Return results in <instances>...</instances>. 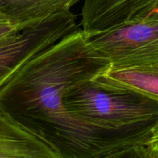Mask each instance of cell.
Masks as SVG:
<instances>
[{
	"label": "cell",
	"mask_w": 158,
	"mask_h": 158,
	"mask_svg": "<svg viewBox=\"0 0 158 158\" xmlns=\"http://www.w3.org/2000/svg\"><path fill=\"white\" fill-rule=\"evenodd\" d=\"M80 0H0V13L22 29L32 27L60 12L70 10Z\"/></svg>",
	"instance_id": "cell-7"
},
{
	"label": "cell",
	"mask_w": 158,
	"mask_h": 158,
	"mask_svg": "<svg viewBox=\"0 0 158 158\" xmlns=\"http://www.w3.org/2000/svg\"><path fill=\"white\" fill-rule=\"evenodd\" d=\"M97 158H156L145 145L126 147L105 154Z\"/></svg>",
	"instance_id": "cell-9"
},
{
	"label": "cell",
	"mask_w": 158,
	"mask_h": 158,
	"mask_svg": "<svg viewBox=\"0 0 158 158\" xmlns=\"http://www.w3.org/2000/svg\"><path fill=\"white\" fill-rule=\"evenodd\" d=\"M158 0H86L82 9V30L87 36L128 23Z\"/></svg>",
	"instance_id": "cell-5"
},
{
	"label": "cell",
	"mask_w": 158,
	"mask_h": 158,
	"mask_svg": "<svg viewBox=\"0 0 158 158\" xmlns=\"http://www.w3.org/2000/svg\"><path fill=\"white\" fill-rule=\"evenodd\" d=\"M94 80L105 86L137 91L158 100V64L131 69H109Z\"/></svg>",
	"instance_id": "cell-8"
},
{
	"label": "cell",
	"mask_w": 158,
	"mask_h": 158,
	"mask_svg": "<svg viewBox=\"0 0 158 158\" xmlns=\"http://www.w3.org/2000/svg\"><path fill=\"white\" fill-rule=\"evenodd\" d=\"M0 158H62L46 141L0 111Z\"/></svg>",
	"instance_id": "cell-6"
},
{
	"label": "cell",
	"mask_w": 158,
	"mask_h": 158,
	"mask_svg": "<svg viewBox=\"0 0 158 158\" xmlns=\"http://www.w3.org/2000/svg\"><path fill=\"white\" fill-rule=\"evenodd\" d=\"M89 43L109 61L110 69L158 64V22H129L89 37Z\"/></svg>",
	"instance_id": "cell-3"
},
{
	"label": "cell",
	"mask_w": 158,
	"mask_h": 158,
	"mask_svg": "<svg viewBox=\"0 0 158 158\" xmlns=\"http://www.w3.org/2000/svg\"><path fill=\"white\" fill-rule=\"evenodd\" d=\"M21 30L23 29L19 25L15 24L6 15L0 13V41L15 35Z\"/></svg>",
	"instance_id": "cell-10"
},
{
	"label": "cell",
	"mask_w": 158,
	"mask_h": 158,
	"mask_svg": "<svg viewBox=\"0 0 158 158\" xmlns=\"http://www.w3.org/2000/svg\"><path fill=\"white\" fill-rule=\"evenodd\" d=\"M146 146L151 150V151L155 156V157L158 158V130L156 131L155 134H154L152 138L150 140V141L148 142Z\"/></svg>",
	"instance_id": "cell-12"
},
{
	"label": "cell",
	"mask_w": 158,
	"mask_h": 158,
	"mask_svg": "<svg viewBox=\"0 0 158 158\" xmlns=\"http://www.w3.org/2000/svg\"><path fill=\"white\" fill-rule=\"evenodd\" d=\"M79 29L75 14L65 11L0 41V89L29 59Z\"/></svg>",
	"instance_id": "cell-4"
},
{
	"label": "cell",
	"mask_w": 158,
	"mask_h": 158,
	"mask_svg": "<svg viewBox=\"0 0 158 158\" xmlns=\"http://www.w3.org/2000/svg\"><path fill=\"white\" fill-rule=\"evenodd\" d=\"M66 109L92 134L102 154L148 144L158 130V100L92 79L69 88Z\"/></svg>",
	"instance_id": "cell-2"
},
{
	"label": "cell",
	"mask_w": 158,
	"mask_h": 158,
	"mask_svg": "<svg viewBox=\"0 0 158 158\" xmlns=\"http://www.w3.org/2000/svg\"><path fill=\"white\" fill-rule=\"evenodd\" d=\"M135 21H156L158 22V3L152 7L139 12L138 14L133 17L129 22ZM128 22V23H129Z\"/></svg>",
	"instance_id": "cell-11"
},
{
	"label": "cell",
	"mask_w": 158,
	"mask_h": 158,
	"mask_svg": "<svg viewBox=\"0 0 158 158\" xmlns=\"http://www.w3.org/2000/svg\"><path fill=\"white\" fill-rule=\"evenodd\" d=\"M110 67L82 29L25 63L0 89V111L46 141L62 158L102 156L92 134L66 109L74 85Z\"/></svg>",
	"instance_id": "cell-1"
}]
</instances>
